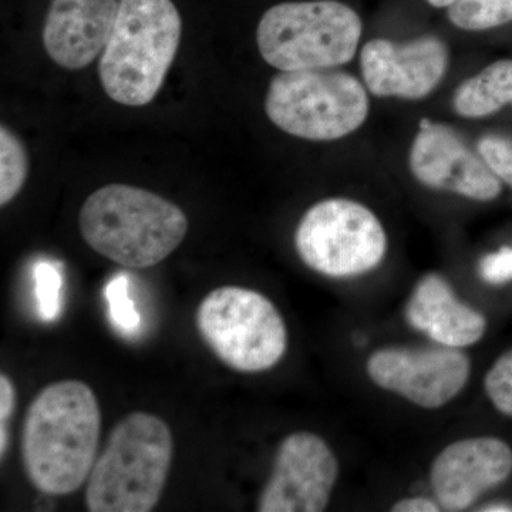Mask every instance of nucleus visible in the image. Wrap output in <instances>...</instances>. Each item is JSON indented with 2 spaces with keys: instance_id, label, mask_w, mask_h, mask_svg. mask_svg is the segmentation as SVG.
<instances>
[{
  "instance_id": "6e6552de",
  "label": "nucleus",
  "mask_w": 512,
  "mask_h": 512,
  "mask_svg": "<svg viewBox=\"0 0 512 512\" xmlns=\"http://www.w3.org/2000/svg\"><path fill=\"white\" fill-rule=\"evenodd\" d=\"M303 264L328 278H355L386 258L387 235L375 212L348 198L316 202L295 232Z\"/></svg>"
},
{
  "instance_id": "b1692460",
  "label": "nucleus",
  "mask_w": 512,
  "mask_h": 512,
  "mask_svg": "<svg viewBox=\"0 0 512 512\" xmlns=\"http://www.w3.org/2000/svg\"><path fill=\"white\" fill-rule=\"evenodd\" d=\"M16 409L15 384L5 373L0 375V457H5L9 443V420Z\"/></svg>"
},
{
  "instance_id": "f3484780",
  "label": "nucleus",
  "mask_w": 512,
  "mask_h": 512,
  "mask_svg": "<svg viewBox=\"0 0 512 512\" xmlns=\"http://www.w3.org/2000/svg\"><path fill=\"white\" fill-rule=\"evenodd\" d=\"M447 18L467 32L500 28L512 22V0H456L448 6Z\"/></svg>"
},
{
  "instance_id": "f257e3e1",
  "label": "nucleus",
  "mask_w": 512,
  "mask_h": 512,
  "mask_svg": "<svg viewBox=\"0 0 512 512\" xmlns=\"http://www.w3.org/2000/svg\"><path fill=\"white\" fill-rule=\"evenodd\" d=\"M101 412L92 387L80 380L49 384L30 403L22 433L26 476L47 495L79 490L92 473Z\"/></svg>"
},
{
  "instance_id": "412c9836",
  "label": "nucleus",
  "mask_w": 512,
  "mask_h": 512,
  "mask_svg": "<svg viewBox=\"0 0 512 512\" xmlns=\"http://www.w3.org/2000/svg\"><path fill=\"white\" fill-rule=\"evenodd\" d=\"M484 389L495 409L512 417V348L490 367L484 377Z\"/></svg>"
},
{
  "instance_id": "4468645a",
  "label": "nucleus",
  "mask_w": 512,
  "mask_h": 512,
  "mask_svg": "<svg viewBox=\"0 0 512 512\" xmlns=\"http://www.w3.org/2000/svg\"><path fill=\"white\" fill-rule=\"evenodd\" d=\"M120 0H50L43 23L47 55L60 67L80 70L103 53Z\"/></svg>"
},
{
  "instance_id": "423d86ee",
  "label": "nucleus",
  "mask_w": 512,
  "mask_h": 512,
  "mask_svg": "<svg viewBox=\"0 0 512 512\" xmlns=\"http://www.w3.org/2000/svg\"><path fill=\"white\" fill-rule=\"evenodd\" d=\"M265 113L279 130L309 141H335L363 126L369 97L355 76L335 69L276 74Z\"/></svg>"
},
{
  "instance_id": "aec40b11",
  "label": "nucleus",
  "mask_w": 512,
  "mask_h": 512,
  "mask_svg": "<svg viewBox=\"0 0 512 512\" xmlns=\"http://www.w3.org/2000/svg\"><path fill=\"white\" fill-rule=\"evenodd\" d=\"M111 325L121 335L133 338L141 329V316L136 303L130 298V278L126 274H117L110 279L104 291Z\"/></svg>"
},
{
  "instance_id": "a878e982",
  "label": "nucleus",
  "mask_w": 512,
  "mask_h": 512,
  "mask_svg": "<svg viewBox=\"0 0 512 512\" xmlns=\"http://www.w3.org/2000/svg\"><path fill=\"white\" fill-rule=\"evenodd\" d=\"M477 511L485 512H511L512 504L503 503V501H495V503L485 504L483 508H478Z\"/></svg>"
},
{
  "instance_id": "2eb2a0df",
  "label": "nucleus",
  "mask_w": 512,
  "mask_h": 512,
  "mask_svg": "<svg viewBox=\"0 0 512 512\" xmlns=\"http://www.w3.org/2000/svg\"><path fill=\"white\" fill-rule=\"evenodd\" d=\"M404 318L413 329L447 348L476 345L487 332L483 313L458 299L447 279L434 272L421 276L414 285Z\"/></svg>"
},
{
  "instance_id": "4be33fe9",
  "label": "nucleus",
  "mask_w": 512,
  "mask_h": 512,
  "mask_svg": "<svg viewBox=\"0 0 512 512\" xmlns=\"http://www.w3.org/2000/svg\"><path fill=\"white\" fill-rule=\"evenodd\" d=\"M477 150L494 174L512 190V138L488 134L478 141Z\"/></svg>"
},
{
  "instance_id": "9d476101",
  "label": "nucleus",
  "mask_w": 512,
  "mask_h": 512,
  "mask_svg": "<svg viewBox=\"0 0 512 512\" xmlns=\"http://www.w3.org/2000/svg\"><path fill=\"white\" fill-rule=\"evenodd\" d=\"M339 478V461L322 437L289 434L279 444L271 477L259 495V512H322Z\"/></svg>"
},
{
  "instance_id": "20e7f679",
  "label": "nucleus",
  "mask_w": 512,
  "mask_h": 512,
  "mask_svg": "<svg viewBox=\"0 0 512 512\" xmlns=\"http://www.w3.org/2000/svg\"><path fill=\"white\" fill-rule=\"evenodd\" d=\"M174 457L170 427L156 414H127L111 430L86 490L90 512L153 511Z\"/></svg>"
},
{
  "instance_id": "bb28decb",
  "label": "nucleus",
  "mask_w": 512,
  "mask_h": 512,
  "mask_svg": "<svg viewBox=\"0 0 512 512\" xmlns=\"http://www.w3.org/2000/svg\"><path fill=\"white\" fill-rule=\"evenodd\" d=\"M430 6L433 8H448V6L453 5L456 0H426Z\"/></svg>"
},
{
  "instance_id": "393cba45",
  "label": "nucleus",
  "mask_w": 512,
  "mask_h": 512,
  "mask_svg": "<svg viewBox=\"0 0 512 512\" xmlns=\"http://www.w3.org/2000/svg\"><path fill=\"white\" fill-rule=\"evenodd\" d=\"M393 512H439L440 504L437 500L427 497H410L397 501L392 507Z\"/></svg>"
},
{
  "instance_id": "1a4fd4ad",
  "label": "nucleus",
  "mask_w": 512,
  "mask_h": 512,
  "mask_svg": "<svg viewBox=\"0 0 512 512\" xmlns=\"http://www.w3.org/2000/svg\"><path fill=\"white\" fill-rule=\"evenodd\" d=\"M367 376L380 389L423 409H440L456 399L471 375V360L456 348L389 346L373 352Z\"/></svg>"
},
{
  "instance_id": "39448f33",
  "label": "nucleus",
  "mask_w": 512,
  "mask_h": 512,
  "mask_svg": "<svg viewBox=\"0 0 512 512\" xmlns=\"http://www.w3.org/2000/svg\"><path fill=\"white\" fill-rule=\"evenodd\" d=\"M363 23L338 0H299L271 6L256 28V45L269 66L292 70L335 69L352 62Z\"/></svg>"
},
{
  "instance_id": "7ed1b4c3",
  "label": "nucleus",
  "mask_w": 512,
  "mask_h": 512,
  "mask_svg": "<svg viewBox=\"0 0 512 512\" xmlns=\"http://www.w3.org/2000/svg\"><path fill=\"white\" fill-rule=\"evenodd\" d=\"M183 18L174 0H120L99 77L111 100L147 106L163 87L177 56Z\"/></svg>"
},
{
  "instance_id": "a211bd4d",
  "label": "nucleus",
  "mask_w": 512,
  "mask_h": 512,
  "mask_svg": "<svg viewBox=\"0 0 512 512\" xmlns=\"http://www.w3.org/2000/svg\"><path fill=\"white\" fill-rule=\"evenodd\" d=\"M28 151L9 127L0 128V205L18 197L28 180Z\"/></svg>"
},
{
  "instance_id": "6ab92c4d",
  "label": "nucleus",
  "mask_w": 512,
  "mask_h": 512,
  "mask_svg": "<svg viewBox=\"0 0 512 512\" xmlns=\"http://www.w3.org/2000/svg\"><path fill=\"white\" fill-rule=\"evenodd\" d=\"M33 282H35L39 318L45 323L55 322L63 312L64 279L62 269L53 262H37L33 266Z\"/></svg>"
},
{
  "instance_id": "f8f14e48",
  "label": "nucleus",
  "mask_w": 512,
  "mask_h": 512,
  "mask_svg": "<svg viewBox=\"0 0 512 512\" xmlns=\"http://www.w3.org/2000/svg\"><path fill=\"white\" fill-rule=\"evenodd\" d=\"M450 52L437 36L406 43L373 39L360 52V69L369 92L376 97L420 100L437 89L446 76Z\"/></svg>"
},
{
  "instance_id": "0eeeda50",
  "label": "nucleus",
  "mask_w": 512,
  "mask_h": 512,
  "mask_svg": "<svg viewBox=\"0 0 512 512\" xmlns=\"http://www.w3.org/2000/svg\"><path fill=\"white\" fill-rule=\"evenodd\" d=\"M197 329L215 356L241 373H261L281 362L288 329L271 299L254 289L222 286L202 299Z\"/></svg>"
},
{
  "instance_id": "f03ea898",
  "label": "nucleus",
  "mask_w": 512,
  "mask_h": 512,
  "mask_svg": "<svg viewBox=\"0 0 512 512\" xmlns=\"http://www.w3.org/2000/svg\"><path fill=\"white\" fill-rule=\"evenodd\" d=\"M80 234L93 251L126 268H151L180 247L188 218L156 192L104 185L84 201Z\"/></svg>"
},
{
  "instance_id": "5701e85b",
  "label": "nucleus",
  "mask_w": 512,
  "mask_h": 512,
  "mask_svg": "<svg viewBox=\"0 0 512 512\" xmlns=\"http://www.w3.org/2000/svg\"><path fill=\"white\" fill-rule=\"evenodd\" d=\"M478 271L488 284L500 285L512 281V248H501L500 251L485 255Z\"/></svg>"
},
{
  "instance_id": "9b49d317",
  "label": "nucleus",
  "mask_w": 512,
  "mask_h": 512,
  "mask_svg": "<svg viewBox=\"0 0 512 512\" xmlns=\"http://www.w3.org/2000/svg\"><path fill=\"white\" fill-rule=\"evenodd\" d=\"M413 177L431 190L454 192L468 200H497L503 181L453 128L421 119L409 154Z\"/></svg>"
},
{
  "instance_id": "dca6fc26",
  "label": "nucleus",
  "mask_w": 512,
  "mask_h": 512,
  "mask_svg": "<svg viewBox=\"0 0 512 512\" xmlns=\"http://www.w3.org/2000/svg\"><path fill=\"white\" fill-rule=\"evenodd\" d=\"M512 104V59L498 60L464 80L453 96V109L464 119H483Z\"/></svg>"
},
{
  "instance_id": "ddd939ff",
  "label": "nucleus",
  "mask_w": 512,
  "mask_h": 512,
  "mask_svg": "<svg viewBox=\"0 0 512 512\" xmlns=\"http://www.w3.org/2000/svg\"><path fill=\"white\" fill-rule=\"evenodd\" d=\"M512 474V448L498 437L454 441L434 458L430 483L441 510L466 511Z\"/></svg>"
}]
</instances>
